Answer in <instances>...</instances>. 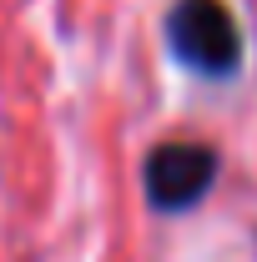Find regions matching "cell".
Returning <instances> with one entry per match:
<instances>
[{
	"label": "cell",
	"mask_w": 257,
	"mask_h": 262,
	"mask_svg": "<svg viewBox=\"0 0 257 262\" xmlns=\"http://www.w3.org/2000/svg\"><path fill=\"white\" fill-rule=\"evenodd\" d=\"M166 40L177 61L202 76H232L242 61V31L222 0H177L166 15Z\"/></svg>",
	"instance_id": "obj_1"
},
{
	"label": "cell",
	"mask_w": 257,
	"mask_h": 262,
	"mask_svg": "<svg viewBox=\"0 0 257 262\" xmlns=\"http://www.w3.org/2000/svg\"><path fill=\"white\" fill-rule=\"evenodd\" d=\"M146 196L161 212H187L197 207L207 187L217 182V151L202 141H161L146 157Z\"/></svg>",
	"instance_id": "obj_2"
}]
</instances>
